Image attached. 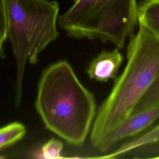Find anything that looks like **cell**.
I'll return each mask as SVG.
<instances>
[{
  "label": "cell",
  "instance_id": "obj_1",
  "mask_svg": "<svg viewBox=\"0 0 159 159\" xmlns=\"http://www.w3.org/2000/svg\"><path fill=\"white\" fill-rule=\"evenodd\" d=\"M35 107L45 127L75 146L82 145L96 114L95 98L66 60L42 72Z\"/></svg>",
  "mask_w": 159,
  "mask_h": 159
},
{
  "label": "cell",
  "instance_id": "obj_2",
  "mask_svg": "<svg viewBox=\"0 0 159 159\" xmlns=\"http://www.w3.org/2000/svg\"><path fill=\"white\" fill-rule=\"evenodd\" d=\"M159 73V37L139 25L130 37L127 63L96 112L90 142L96 150L104 139L127 119Z\"/></svg>",
  "mask_w": 159,
  "mask_h": 159
},
{
  "label": "cell",
  "instance_id": "obj_3",
  "mask_svg": "<svg viewBox=\"0 0 159 159\" xmlns=\"http://www.w3.org/2000/svg\"><path fill=\"white\" fill-rule=\"evenodd\" d=\"M6 9L7 40L16 63L15 103L19 107L27 64L37 63L40 53L59 35L60 7L56 1L6 0Z\"/></svg>",
  "mask_w": 159,
  "mask_h": 159
},
{
  "label": "cell",
  "instance_id": "obj_4",
  "mask_svg": "<svg viewBox=\"0 0 159 159\" xmlns=\"http://www.w3.org/2000/svg\"><path fill=\"white\" fill-rule=\"evenodd\" d=\"M138 22L137 0H78L58 25L76 39H99L122 48Z\"/></svg>",
  "mask_w": 159,
  "mask_h": 159
},
{
  "label": "cell",
  "instance_id": "obj_5",
  "mask_svg": "<svg viewBox=\"0 0 159 159\" xmlns=\"http://www.w3.org/2000/svg\"><path fill=\"white\" fill-rule=\"evenodd\" d=\"M158 119L159 104L130 116L104 139L96 151L102 155L109 153L122 142L148 130Z\"/></svg>",
  "mask_w": 159,
  "mask_h": 159
},
{
  "label": "cell",
  "instance_id": "obj_6",
  "mask_svg": "<svg viewBox=\"0 0 159 159\" xmlns=\"http://www.w3.org/2000/svg\"><path fill=\"white\" fill-rule=\"evenodd\" d=\"M123 61L124 56L118 48L102 50L89 62L86 73L90 79L106 83L116 78Z\"/></svg>",
  "mask_w": 159,
  "mask_h": 159
},
{
  "label": "cell",
  "instance_id": "obj_7",
  "mask_svg": "<svg viewBox=\"0 0 159 159\" xmlns=\"http://www.w3.org/2000/svg\"><path fill=\"white\" fill-rule=\"evenodd\" d=\"M159 147V123L132 139L125 140L100 158H123L130 153L147 148Z\"/></svg>",
  "mask_w": 159,
  "mask_h": 159
},
{
  "label": "cell",
  "instance_id": "obj_8",
  "mask_svg": "<svg viewBox=\"0 0 159 159\" xmlns=\"http://www.w3.org/2000/svg\"><path fill=\"white\" fill-rule=\"evenodd\" d=\"M138 23L159 37V0H143L138 6Z\"/></svg>",
  "mask_w": 159,
  "mask_h": 159
},
{
  "label": "cell",
  "instance_id": "obj_9",
  "mask_svg": "<svg viewBox=\"0 0 159 159\" xmlns=\"http://www.w3.org/2000/svg\"><path fill=\"white\" fill-rule=\"evenodd\" d=\"M27 129L19 122H12L0 127V151L11 147L20 140Z\"/></svg>",
  "mask_w": 159,
  "mask_h": 159
},
{
  "label": "cell",
  "instance_id": "obj_10",
  "mask_svg": "<svg viewBox=\"0 0 159 159\" xmlns=\"http://www.w3.org/2000/svg\"><path fill=\"white\" fill-rule=\"evenodd\" d=\"M159 104V73L152 84L134 107L131 115L137 114ZM130 115V116H131Z\"/></svg>",
  "mask_w": 159,
  "mask_h": 159
},
{
  "label": "cell",
  "instance_id": "obj_11",
  "mask_svg": "<svg viewBox=\"0 0 159 159\" xmlns=\"http://www.w3.org/2000/svg\"><path fill=\"white\" fill-rule=\"evenodd\" d=\"M63 144L61 141L52 138L44 143L40 151V155L43 158H61Z\"/></svg>",
  "mask_w": 159,
  "mask_h": 159
},
{
  "label": "cell",
  "instance_id": "obj_12",
  "mask_svg": "<svg viewBox=\"0 0 159 159\" xmlns=\"http://www.w3.org/2000/svg\"><path fill=\"white\" fill-rule=\"evenodd\" d=\"M7 40V16L6 0H0V45Z\"/></svg>",
  "mask_w": 159,
  "mask_h": 159
},
{
  "label": "cell",
  "instance_id": "obj_13",
  "mask_svg": "<svg viewBox=\"0 0 159 159\" xmlns=\"http://www.w3.org/2000/svg\"><path fill=\"white\" fill-rule=\"evenodd\" d=\"M5 53H4V50L2 45H0V59H2L4 57Z\"/></svg>",
  "mask_w": 159,
  "mask_h": 159
},
{
  "label": "cell",
  "instance_id": "obj_14",
  "mask_svg": "<svg viewBox=\"0 0 159 159\" xmlns=\"http://www.w3.org/2000/svg\"><path fill=\"white\" fill-rule=\"evenodd\" d=\"M73 1H74V2H75V1H77L78 0H73Z\"/></svg>",
  "mask_w": 159,
  "mask_h": 159
},
{
  "label": "cell",
  "instance_id": "obj_15",
  "mask_svg": "<svg viewBox=\"0 0 159 159\" xmlns=\"http://www.w3.org/2000/svg\"><path fill=\"white\" fill-rule=\"evenodd\" d=\"M157 158H159V157H157Z\"/></svg>",
  "mask_w": 159,
  "mask_h": 159
}]
</instances>
